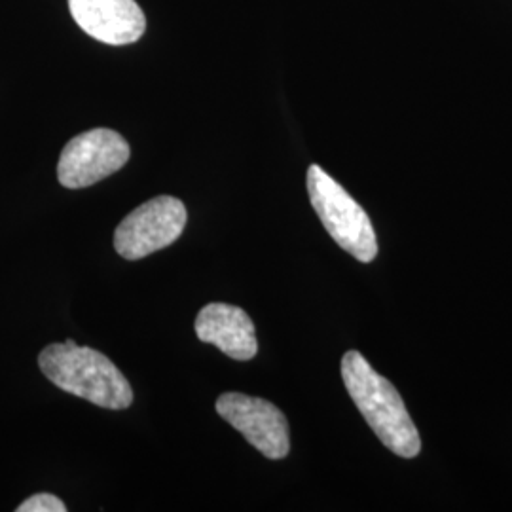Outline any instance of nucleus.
I'll return each instance as SVG.
<instances>
[{
    "label": "nucleus",
    "mask_w": 512,
    "mask_h": 512,
    "mask_svg": "<svg viewBox=\"0 0 512 512\" xmlns=\"http://www.w3.org/2000/svg\"><path fill=\"white\" fill-rule=\"evenodd\" d=\"M342 380L349 397L385 448L401 458H416L421 440L395 385L380 376L359 351L342 357Z\"/></svg>",
    "instance_id": "obj_1"
},
{
    "label": "nucleus",
    "mask_w": 512,
    "mask_h": 512,
    "mask_svg": "<svg viewBox=\"0 0 512 512\" xmlns=\"http://www.w3.org/2000/svg\"><path fill=\"white\" fill-rule=\"evenodd\" d=\"M38 366L59 389L101 408L126 410L133 403V389L118 366L107 355L82 348L74 340L42 349Z\"/></svg>",
    "instance_id": "obj_2"
},
{
    "label": "nucleus",
    "mask_w": 512,
    "mask_h": 512,
    "mask_svg": "<svg viewBox=\"0 0 512 512\" xmlns=\"http://www.w3.org/2000/svg\"><path fill=\"white\" fill-rule=\"evenodd\" d=\"M308 194L330 238L359 262H372L378 255L374 226L365 209L349 196L346 188L313 164L308 169Z\"/></svg>",
    "instance_id": "obj_3"
},
{
    "label": "nucleus",
    "mask_w": 512,
    "mask_h": 512,
    "mask_svg": "<svg viewBox=\"0 0 512 512\" xmlns=\"http://www.w3.org/2000/svg\"><path fill=\"white\" fill-rule=\"evenodd\" d=\"M186 207L171 196H158L139 205L114 232V249L126 260H139L162 251L181 238L186 226Z\"/></svg>",
    "instance_id": "obj_4"
},
{
    "label": "nucleus",
    "mask_w": 512,
    "mask_h": 512,
    "mask_svg": "<svg viewBox=\"0 0 512 512\" xmlns=\"http://www.w3.org/2000/svg\"><path fill=\"white\" fill-rule=\"evenodd\" d=\"M128 141L112 129H90L71 139L59 158L57 179L65 188H86L128 164Z\"/></svg>",
    "instance_id": "obj_5"
},
{
    "label": "nucleus",
    "mask_w": 512,
    "mask_h": 512,
    "mask_svg": "<svg viewBox=\"0 0 512 512\" xmlns=\"http://www.w3.org/2000/svg\"><path fill=\"white\" fill-rule=\"evenodd\" d=\"M215 406L220 418L228 421L260 454L268 459L289 456V421L275 404L243 393H222Z\"/></svg>",
    "instance_id": "obj_6"
},
{
    "label": "nucleus",
    "mask_w": 512,
    "mask_h": 512,
    "mask_svg": "<svg viewBox=\"0 0 512 512\" xmlns=\"http://www.w3.org/2000/svg\"><path fill=\"white\" fill-rule=\"evenodd\" d=\"M76 25L110 46L133 44L145 35L147 18L135 0H69Z\"/></svg>",
    "instance_id": "obj_7"
},
{
    "label": "nucleus",
    "mask_w": 512,
    "mask_h": 512,
    "mask_svg": "<svg viewBox=\"0 0 512 512\" xmlns=\"http://www.w3.org/2000/svg\"><path fill=\"white\" fill-rule=\"evenodd\" d=\"M194 330L202 342L217 346L236 361H249L258 353L255 323L238 306L207 304L198 313Z\"/></svg>",
    "instance_id": "obj_8"
},
{
    "label": "nucleus",
    "mask_w": 512,
    "mask_h": 512,
    "mask_svg": "<svg viewBox=\"0 0 512 512\" xmlns=\"http://www.w3.org/2000/svg\"><path fill=\"white\" fill-rule=\"evenodd\" d=\"M18 512H65V503L52 494H37L19 505Z\"/></svg>",
    "instance_id": "obj_9"
}]
</instances>
